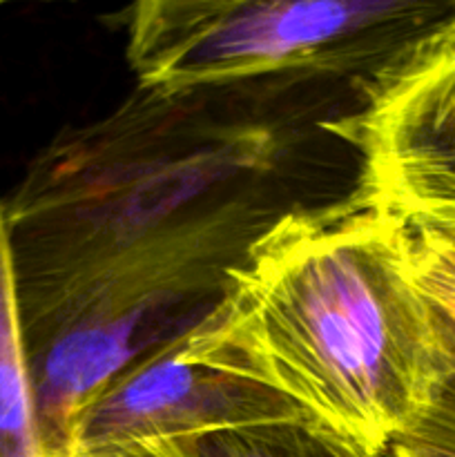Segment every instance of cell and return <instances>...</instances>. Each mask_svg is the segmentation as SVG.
<instances>
[{"label": "cell", "mask_w": 455, "mask_h": 457, "mask_svg": "<svg viewBox=\"0 0 455 457\" xmlns=\"http://www.w3.org/2000/svg\"><path fill=\"white\" fill-rule=\"evenodd\" d=\"M261 85V83H259ZM259 85L161 94L65 129L3 199L21 335L107 277L212 245L250 248L297 208V137Z\"/></svg>", "instance_id": "6da1fadb"}, {"label": "cell", "mask_w": 455, "mask_h": 457, "mask_svg": "<svg viewBox=\"0 0 455 457\" xmlns=\"http://www.w3.org/2000/svg\"><path fill=\"white\" fill-rule=\"evenodd\" d=\"M192 337L214 364L373 457L422 415L446 370L404 221L351 195L272 223Z\"/></svg>", "instance_id": "7a4b0ae2"}, {"label": "cell", "mask_w": 455, "mask_h": 457, "mask_svg": "<svg viewBox=\"0 0 455 457\" xmlns=\"http://www.w3.org/2000/svg\"><path fill=\"white\" fill-rule=\"evenodd\" d=\"M455 0H143L123 13L136 87L161 94L386 70Z\"/></svg>", "instance_id": "3957f363"}, {"label": "cell", "mask_w": 455, "mask_h": 457, "mask_svg": "<svg viewBox=\"0 0 455 457\" xmlns=\"http://www.w3.org/2000/svg\"><path fill=\"white\" fill-rule=\"evenodd\" d=\"M355 89L357 107L319 120L355 152L348 195L404 223L455 226V61L388 65Z\"/></svg>", "instance_id": "277c9868"}, {"label": "cell", "mask_w": 455, "mask_h": 457, "mask_svg": "<svg viewBox=\"0 0 455 457\" xmlns=\"http://www.w3.org/2000/svg\"><path fill=\"white\" fill-rule=\"evenodd\" d=\"M306 420L272 388L201 353L192 328L116 375L76 420L65 457Z\"/></svg>", "instance_id": "5b68a950"}, {"label": "cell", "mask_w": 455, "mask_h": 457, "mask_svg": "<svg viewBox=\"0 0 455 457\" xmlns=\"http://www.w3.org/2000/svg\"><path fill=\"white\" fill-rule=\"evenodd\" d=\"M0 457H49L36 413L0 196Z\"/></svg>", "instance_id": "8992f818"}, {"label": "cell", "mask_w": 455, "mask_h": 457, "mask_svg": "<svg viewBox=\"0 0 455 457\" xmlns=\"http://www.w3.org/2000/svg\"><path fill=\"white\" fill-rule=\"evenodd\" d=\"M141 446H154L165 457H373L306 420L254 424Z\"/></svg>", "instance_id": "52a82bcc"}, {"label": "cell", "mask_w": 455, "mask_h": 457, "mask_svg": "<svg viewBox=\"0 0 455 457\" xmlns=\"http://www.w3.org/2000/svg\"><path fill=\"white\" fill-rule=\"evenodd\" d=\"M410 272L455 339V226L404 223Z\"/></svg>", "instance_id": "ba28073f"}, {"label": "cell", "mask_w": 455, "mask_h": 457, "mask_svg": "<svg viewBox=\"0 0 455 457\" xmlns=\"http://www.w3.org/2000/svg\"><path fill=\"white\" fill-rule=\"evenodd\" d=\"M437 328L446 355L444 378L422 415L391 445L393 457H455V342L440 320Z\"/></svg>", "instance_id": "9c48e42d"}, {"label": "cell", "mask_w": 455, "mask_h": 457, "mask_svg": "<svg viewBox=\"0 0 455 457\" xmlns=\"http://www.w3.org/2000/svg\"><path fill=\"white\" fill-rule=\"evenodd\" d=\"M455 61V16L442 22L437 29L424 36L422 40L406 49L393 65L397 67H419L431 65V62Z\"/></svg>", "instance_id": "30bf717a"}, {"label": "cell", "mask_w": 455, "mask_h": 457, "mask_svg": "<svg viewBox=\"0 0 455 457\" xmlns=\"http://www.w3.org/2000/svg\"><path fill=\"white\" fill-rule=\"evenodd\" d=\"M76 457H165L154 446H120V449L94 451V453H83Z\"/></svg>", "instance_id": "8fae6325"}]
</instances>
